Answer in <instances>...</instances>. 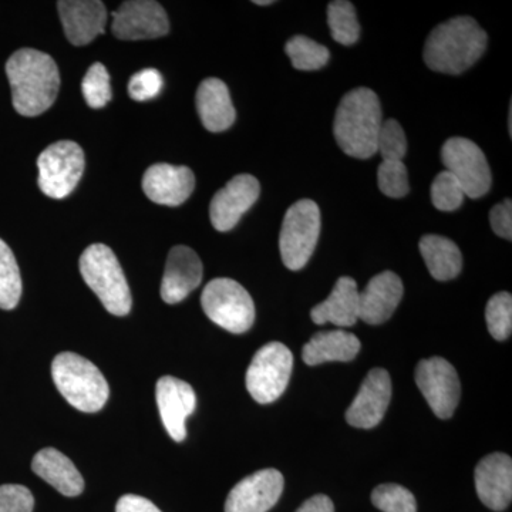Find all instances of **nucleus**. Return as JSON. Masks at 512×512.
I'll return each mask as SVG.
<instances>
[{
  "mask_svg": "<svg viewBox=\"0 0 512 512\" xmlns=\"http://www.w3.org/2000/svg\"><path fill=\"white\" fill-rule=\"evenodd\" d=\"M464 197L466 194H464L463 187L448 171L437 175L431 185V201L439 211H456L463 205Z\"/></svg>",
  "mask_w": 512,
  "mask_h": 512,
  "instance_id": "33",
  "label": "nucleus"
},
{
  "mask_svg": "<svg viewBox=\"0 0 512 512\" xmlns=\"http://www.w3.org/2000/svg\"><path fill=\"white\" fill-rule=\"evenodd\" d=\"M311 318L316 325L333 323L339 328L355 325L359 320V289L355 279L342 276L329 298L312 309Z\"/></svg>",
  "mask_w": 512,
  "mask_h": 512,
  "instance_id": "23",
  "label": "nucleus"
},
{
  "mask_svg": "<svg viewBox=\"0 0 512 512\" xmlns=\"http://www.w3.org/2000/svg\"><path fill=\"white\" fill-rule=\"evenodd\" d=\"M379 190L390 198H402L410 190L409 174L403 161H382L377 170Z\"/></svg>",
  "mask_w": 512,
  "mask_h": 512,
  "instance_id": "34",
  "label": "nucleus"
},
{
  "mask_svg": "<svg viewBox=\"0 0 512 512\" xmlns=\"http://www.w3.org/2000/svg\"><path fill=\"white\" fill-rule=\"evenodd\" d=\"M80 274L104 308L116 316L131 311L130 288L119 259L107 245L93 244L80 256Z\"/></svg>",
  "mask_w": 512,
  "mask_h": 512,
  "instance_id": "5",
  "label": "nucleus"
},
{
  "mask_svg": "<svg viewBox=\"0 0 512 512\" xmlns=\"http://www.w3.org/2000/svg\"><path fill=\"white\" fill-rule=\"evenodd\" d=\"M52 377L67 403L80 412H100L109 400L106 377L99 367L77 353L57 355L52 363Z\"/></svg>",
  "mask_w": 512,
  "mask_h": 512,
  "instance_id": "4",
  "label": "nucleus"
},
{
  "mask_svg": "<svg viewBox=\"0 0 512 512\" xmlns=\"http://www.w3.org/2000/svg\"><path fill=\"white\" fill-rule=\"evenodd\" d=\"M488 330L495 340H507L512 332V296L508 292L494 295L485 309Z\"/></svg>",
  "mask_w": 512,
  "mask_h": 512,
  "instance_id": "30",
  "label": "nucleus"
},
{
  "mask_svg": "<svg viewBox=\"0 0 512 512\" xmlns=\"http://www.w3.org/2000/svg\"><path fill=\"white\" fill-rule=\"evenodd\" d=\"M255 5H259V6H266V5H272V0H255Z\"/></svg>",
  "mask_w": 512,
  "mask_h": 512,
  "instance_id": "41",
  "label": "nucleus"
},
{
  "mask_svg": "<svg viewBox=\"0 0 512 512\" xmlns=\"http://www.w3.org/2000/svg\"><path fill=\"white\" fill-rule=\"evenodd\" d=\"M296 512H335V505L329 497L320 494L306 500Z\"/></svg>",
  "mask_w": 512,
  "mask_h": 512,
  "instance_id": "40",
  "label": "nucleus"
},
{
  "mask_svg": "<svg viewBox=\"0 0 512 512\" xmlns=\"http://www.w3.org/2000/svg\"><path fill=\"white\" fill-rule=\"evenodd\" d=\"M261 192V185L254 175L239 174L232 178L212 198L210 218L217 231H231L255 204Z\"/></svg>",
  "mask_w": 512,
  "mask_h": 512,
  "instance_id": "14",
  "label": "nucleus"
},
{
  "mask_svg": "<svg viewBox=\"0 0 512 512\" xmlns=\"http://www.w3.org/2000/svg\"><path fill=\"white\" fill-rule=\"evenodd\" d=\"M491 228L498 237L512 239V204L511 200H505L495 205L490 212Z\"/></svg>",
  "mask_w": 512,
  "mask_h": 512,
  "instance_id": "38",
  "label": "nucleus"
},
{
  "mask_svg": "<svg viewBox=\"0 0 512 512\" xmlns=\"http://www.w3.org/2000/svg\"><path fill=\"white\" fill-rule=\"evenodd\" d=\"M195 101L202 124L211 133L228 130L237 119L227 84L220 79L204 80L198 87Z\"/></svg>",
  "mask_w": 512,
  "mask_h": 512,
  "instance_id": "24",
  "label": "nucleus"
},
{
  "mask_svg": "<svg viewBox=\"0 0 512 512\" xmlns=\"http://www.w3.org/2000/svg\"><path fill=\"white\" fill-rule=\"evenodd\" d=\"M293 355L281 342H271L255 353L248 367L247 389L259 404H269L284 394L291 379Z\"/></svg>",
  "mask_w": 512,
  "mask_h": 512,
  "instance_id": "8",
  "label": "nucleus"
},
{
  "mask_svg": "<svg viewBox=\"0 0 512 512\" xmlns=\"http://www.w3.org/2000/svg\"><path fill=\"white\" fill-rule=\"evenodd\" d=\"M195 175L183 165L154 164L143 177V190L156 204L178 207L190 198Z\"/></svg>",
  "mask_w": 512,
  "mask_h": 512,
  "instance_id": "18",
  "label": "nucleus"
},
{
  "mask_svg": "<svg viewBox=\"0 0 512 512\" xmlns=\"http://www.w3.org/2000/svg\"><path fill=\"white\" fill-rule=\"evenodd\" d=\"M392 400V380L387 370L367 373L362 387L346 412V421L356 429H373L383 420Z\"/></svg>",
  "mask_w": 512,
  "mask_h": 512,
  "instance_id": "15",
  "label": "nucleus"
},
{
  "mask_svg": "<svg viewBox=\"0 0 512 512\" xmlns=\"http://www.w3.org/2000/svg\"><path fill=\"white\" fill-rule=\"evenodd\" d=\"M201 305L215 325L235 335L248 332L254 325V301L234 279H212L202 292Z\"/></svg>",
  "mask_w": 512,
  "mask_h": 512,
  "instance_id": "6",
  "label": "nucleus"
},
{
  "mask_svg": "<svg viewBox=\"0 0 512 512\" xmlns=\"http://www.w3.org/2000/svg\"><path fill=\"white\" fill-rule=\"evenodd\" d=\"M441 160L446 171L463 187L466 197H483L491 188L490 165L483 150L471 140L454 137L447 140L441 148Z\"/></svg>",
  "mask_w": 512,
  "mask_h": 512,
  "instance_id": "10",
  "label": "nucleus"
},
{
  "mask_svg": "<svg viewBox=\"0 0 512 512\" xmlns=\"http://www.w3.org/2000/svg\"><path fill=\"white\" fill-rule=\"evenodd\" d=\"M22 296V276L12 249L0 239V309L12 311Z\"/></svg>",
  "mask_w": 512,
  "mask_h": 512,
  "instance_id": "27",
  "label": "nucleus"
},
{
  "mask_svg": "<svg viewBox=\"0 0 512 512\" xmlns=\"http://www.w3.org/2000/svg\"><path fill=\"white\" fill-rule=\"evenodd\" d=\"M116 512H163L156 505L151 503L147 498L140 495L127 494L123 495L117 501Z\"/></svg>",
  "mask_w": 512,
  "mask_h": 512,
  "instance_id": "39",
  "label": "nucleus"
},
{
  "mask_svg": "<svg viewBox=\"0 0 512 512\" xmlns=\"http://www.w3.org/2000/svg\"><path fill=\"white\" fill-rule=\"evenodd\" d=\"M202 281V262L197 252L185 245H177L168 254L161 298L168 305L183 302Z\"/></svg>",
  "mask_w": 512,
  "mask_h": 512,
  "instance_id": "17",
  "label": "nucleus"
},
{
  "mask_svg": "<svg viewBox=\"0 0 512 512\" xmlns=\"http://www.w3.org/2000/svg\"><path fill=\"white\" fill-rule=\"evenodd\" d=\"M377 153L382 156L383 161H403L406 156V134L396 120L383 121L377 138Z\"/></svg>",
  "mask_w": 512,
  "mask_h": 512,
  "instance_id": "35",
  "label": "nucleus"
},
{
  "mask_svg": "<svg viewBox=\"0 0 512 512\" xmlns=\"http://www.w3.org/2000/svg\"><path fill=\"white\" fill-rule=\"evenodd\" d=\"M416 384L439 419H450L461 396L460 379L454 366L443 357L421 360L416 367Z\"/></svg>",
  "mask_w": 512,
  "mask_h": 512,
  "instance_id": "11",
  "label": "nucleus"
},
{
  "mask_svg": "<svg viewBox=\"0 0 512 512\" xmlns=\"http://www.w3.org/2000/svg\"><path fill=\"white\" fill-rule=\"evenodd\" d=\"M39 187L47 197L63 200L84 173V153L74 141H57L37 158Z\"/></svg>",
  "mask_w": 512,
  "mask_h": 512,
  "instance_id": "9",
  "label": "nucleus"
},
{
  "mask_svg": "<svg viewBox=\"0 0 512 512\" xmlns=\"http://www.w3.org/2000/svg\"><path fill=\"white\" fill-rule=\"evenodd\" d=\"M163 76L156 69H144L134 74L128 82V94L136 101L154 99L163 90Z\"/></svg>",
  "mask_w": 512,
  "mask_h": 512,
  "instance_id": "36",
  "label": "nucleus"
},
{
  "mask_svg": "<svg viewBox=\"0 0 512 512\" xmlns=\"http://www.w3.org/2000/svg\"><path fill=\"white\" fill-rule=\"evenodd\" d=\"M286 55L298 70H319L329 62V50L306 36H295L286 43Z\"/></svg>",
  "mask_w": 512,
  "mask_h": 512,
  "instance_id": "29",
  "label": "nucleus"
},
{
  "mask_svg": "<svg viewBox=\"0 0 512 512\" xmlns=\"http://www.w3.org/2000/svg\"><path fill=\"white\" fill-rule=\"evenodd\" d=\"M382 124L379 97L373 90L359 87L340 101L333 134L336 143L348 156L366 160L377 153V138Z\"/></svg>",
  "mask_w": 512,
  "mask_h": 512,
  "instance_id": "3",
  "label": "nucleus"
},
{
  "mask_svg": "<svg viewBox=\"0 0 512 512\" xmlns=\"http://www.w3.org/2000/svg\"><path fill=\"white\" fill-rule=\"evenodd\" d=\"M32 470L37 477L56 488L66 497H77L84 491V480L69 457L53 447L37 451L33 457Z\"/></svg>",
  "mask_w": 512,
  "mask_h": 512,
  "instance_id": "22",
  "label": "nucleus"
},
{
  "mask_svg": "<svg viewBox=\"0 0 512 512\" xmlns=\"http://www.w3.org/2000/svg\"><path fill=\"white\" fill-rule=\"evenodd\" d=\"M320 234V210L312 200L295 202L288 211L279 235L282 261L291 271L305 268L315 251Z\"/></svg>",
  "mask_w": 512,
  "mask_h": 512,
  "instance_id": "7",
  "label": "nucleus"
},
{
  "mask_svg": "<svg viewBox=\"0 0 512 512\" xmlns=\"http://www.w3.org/2000/svg\"><path fill=\"white\" fill-rule=\"evenodd\" d=\"M284 484V476L275 468L256 471L232 488L225 512H268L281 498Z\"/></svg>",
  "mask_w": 512,
  "mask_h": 512,
  "instance_id": "13",
  "label": "nucleus"
},
{
  "mask_svg": "<svg viewBox=\"0 0 512 512\" xmlns=\"http://www.w3.org/2000/svg\"><path fill=\"white\" fill-rule=\"evenodd\" d=\"M487 33L473 18L460 16L441 23L427 37L424 62L434 72L461 74L484 55Z\"/></svg>",
  "mask_w": 512,
  "mask_h": 512,
  "instance_id": "2",
  "label": "nucleus"
},
{
  "mask_svg": "<svg viewBox=\"0 0 512 512\" xmlns=\"http://www.w3.org/2000/svg\"><path fill=\"white\" fill-rule=\"evenodd\" d=\"M360 340L346 330L318 332L303 346L302 359L308 366L328 362H350L360 352Z\"/></svg>",
  "mask_w": 512,
  "mask_h": 512,
  "instance_id": "25",
  "label": "nucleus"
},
{
  "mask_svg": "<svg viewBox=\"0 0 512 512\" xmlns=\"http://www.w3.org/2000/svg\"><path fill=\"white\" fill-rule=\"evenodd\" d=\"M328 25L333 39L340 45H355L360 36L356 10L348 0H335L328 6Z\"/></svg>",
  "mask_w": 512,
  "mask_h": 512,
  "instance_id": "28",
  "label": "nucleus"
},
{
  "mask_svg": "<svg viewBox=\"0 0 512 512\" xmlns=\"http://www.w3.org/2000/svg\"><path fill=\"white\" fill-rule=\"evenodd\" d=\"M403 293L402 279L394 272L373 276L366 288L359 292V319L369 325L386 322L402 302Z\"/></svg>",
  "mask_w": 512,
  "mask_h": 512,
  "instance_id": "21",
  "label": "nucleus"
},
{
  "mask_svg": "<svg viewBox=\"0 0 512 512\" xmlns=\"http://www.w3.org/2000/svg\"><path fill=\"white\" fill-rule=\"evenodd\" d=\"M420 252L431 276L437 281H451L457 278L463 268L460 249L446 237L426 235L421 238Z\"/></svg>",
  "mask_w": 512,
  "mask_h": 512,
  "instance_id": "26",
  "label": "nucleus"
},
{
  "mask_svg": "<svg viewBox=\"0 0 512 512\" xmlns=\"http://www.w3.org/2000/svg\"><path fill=\"white\" fill-rule=\"evenodd\" d=\"M156 399L165 430L171 439L181 443L187 437L185 423L197 407V394L184 380L164 376L157 382Z\"/></svg>",
  "mask_w": 512,
  "mask_h": 512,
  "instance_id": "16",
  "label": "nucleus"
},
{
  "mask_svg": "<svg viewBox=\"0 0 512 512\" xmlns=\"http://www.w3.org/2000/svg\"><path fill=\"white\" fill-rule=\"evenodd\" d=\"M113 35L121 40H148L170 32L167 12L154 0H128L113 13Z\"/></svg>",
  "mask_w": 512,
  "mask_h": 512,
  "instance_id": "12",
  "label": "nucleus"
},
{
  "mask_svg": "<svg viewBox=\"0 0 512 512\" xmlns=\"http://www.w3.org/2000/svg\"><path fill=\"white\" fill-rule=\"evenodd\" d=\"M12 103L19 114L36 117L53 106L60 89V73L52 56L36 49H20L6 63Z\"/></svg>",
  "mask_w": 512,
  "mask_h": 512,
  "instance_id": "1",
  "label": "nucleus"
},
{
  "mask_svg": "<svg viewBox=\"0 0 512 512\" xmlns=\"http://www.w3.org/2000/svg\"><path fill=\"white\" fill-rule=\"evenodd\" d=\"M478 498L493 511H504L512 500V460L504 453L484 457L476 468Z\"/></svg>",
  "mask_w": 512,
  "mask_h": 512,
  "instance_id": "20",
  "label": "nucleus"
},
{
  "mask_svg": "<svg viewBox=\"0 0 512 512\" xmlns=\"http://www.w3.org/2000/svg\"><path fill=\"white\" fill-rule=\"evenodd\" d=\"M372 503L383 512H417L412 491L399 484H382L372 493Z\"/></svg>",
  "mask_w": 512,
  "mask_h": 512,
  "instance_id": "32",
  "label": "nucleus"
},
{
  "mask_svg": "<svg viewBox=\"0 0 512 512\" xmlns=\"http://www.w3.org/2000/svg\"><path fill=\"white\" fill-rule=\"evenodd\" d=\"M35 497L25 485H0V512H32Z\"/></svg>",
  "mask_w": 512,
  "mask_h": 512,
  "instance_id": "37",
  "label": "nucleus"
},
{
  "mask_svg": "<svg viewBox=\"0 0 512 512\" xmlns=\"http://www.w3.org/2000/svg\"><path fill=\"white\" fill-rule=\"evenodd\" d=\"M57 9L64 33L74 46L89 45L106 28L107 9L100 0H62Z\"/></svg>",
  "mask_w": 512,
  "mask_h": 512,
  "instance_id": "19",
  "label": "nucleus"
},
{
  "mask_svg": "<svg viewBox=\"0 0 512 512\" xmlns=\"http://www.w3.org/2000/svg\"><path fill=\"white\" fill-rule=\"evenodd\" d=\"M82 93L84 100L92 109H101L110 103L113 93H111L110 74L106 66L101 63L90 66L82 82Z\"/></svg>",
  "mask_w": 512,
  "mask_h": 512,
  "instance_id": "31",
  "label": "nucleus"
}]
</instances>
